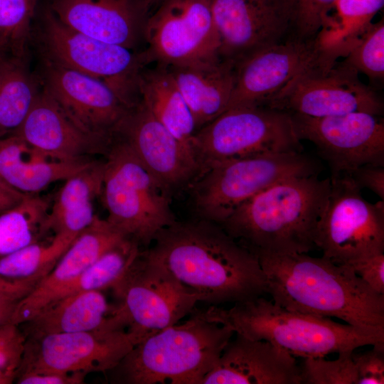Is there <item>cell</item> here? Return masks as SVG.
<instances>
[{"mask_svg": "<svg viewBox=\"0 0 384 384\" xmlns=\"http://www.w3.org/2000/svg\"><path fill=\"white\" fill-rule=\"evenodd\" d=\"M44 60L97 79L130 108L139 101V77L146 64L144 53L79 33L49 10L38 31Z\"/></svg>", "mask_w": 384, "mask_h": 384, "instance_id": "9c48e42d", "label": "cell"}, {"mask_svg": "<svg viewBox=\"0 0 384 384\" xmlns=\"http://www.w3.org/2000/svg\"><path fill=\"white\" fill-rule=\"evenodd\" d=\"M342 63L372 80L383 79V19L369 26L344 56Z\"/></svg>", "mask_w": 384, "mask_h": 384, "instance_id": "836d02e7", "label": "cell"}, {"mask_svg": "<svg viewBox=\"0 0 384 384\" xmlns=\"http://www.w3.org/2000/svg\"><path fill=\"white\" fill-rule=\"evenodd\" d=\"M357 384L384 383V347L373 346L362 353L352 354Z\"/></svg>", "mask_w": 384, "mask_h": 384, "instance_id": "f35d334b", "label": "cell"}, {"mask_svg": "<svg viewBox=\"0 0 384 384\" xmlns=\"http://www.w3.org/2000/svg\"><path fill=\"white\" fill-rule=\"evenodd\" d=\"M350 265L370 288L384 295V252L376 254Z\"/></svg>", "mask_w": 384, "mask_h": 384, "instance_id": "ab89813d", "label": "cell"}, {"mask_svg": "<svg viewBox=\"0 0 384 384\" xmlns=\"http://www.w3.org/2000/svg\"><path fill=\"white\" fill-rule=\"evenodd\" d=\"M0 48H1V47H0Z\"/></svg>", "mask_w": 384, "mask_h": 384, "instance_id": "681fc988", "label": "cell"}, {"mask_svg": "<svg viewBox=\"0 0 384 384\" xmlns=\"http://www.w3.org/2000/svg\"><path fill=\"white\" fill-rule=\"evenodd\" d=\"M105 161L92 160L85 168L65 180L50 204L47 233L77 236L97 216L94 201L101 196Z\"/></svg>", "mask_w": 384, "mask_h": 384, "instance_id": "484cf974", "label": "cell"}, {"mask_svg": "<svg viewBox=\"0 0 384 384\" xmlns=\"http://www.w3.org/2000/svg\"><path fill=\"white\" fill-rule=\"evenodd\" d=\"M331 180L293 176L254 196L219 224L252 252L308 253L316 247V227Z\"/></svg>", "mask_w": 384, "mask_h": 384, "instance_id": "3957f363", "label": "cell"}, {"mask_svg": "<svg viewBox=\"0 0 384 384\" xmlns=\"http://www.w3.org/2000/svg\"><path fill=\"white\" fill-rule=\"evenodd\" d=\"M138 90L141 102L154 117L192 153L191 144L197 131L194 119L168 67L143 69Z\"/></svg>", "mask_w": 384, "mask_h": 384, "instance_id": "83f0119b", "label": "cell"}, {"mask_svg": "<svg viewBox=\"0 0 384 384\" xmlns=\"http://www.w3.org/2000/svg\"><path fill=\"white\" fill-rule=\"evenodd\" d=\"M91 161L60 159L33 148L15 133L0 136V179L23 195L38 194L65 181Z\"/></svg>", "mask_w": 384, "mask_h": 384, "instance_id": "d4e9b609", "label": "cell"}, {"mask_svg": "<svg viewBox=\"0 0 384 384\" xmlns=\"http://www.w3.org/2000/svg\"><path fill=\"white\" fill-rule=\"evenodd\" d=\"M43 90L82 131L112 140L132 109L103 82L44 60Z\"/></svg>", "mask_w": 384, "mask_h": 384, "instance_id": "ac0fdd59", "label": "cell"}, {"mask_svg": "<svg viewBox=\"0 0 384 384\" xmlns=\"http://www.w3.org/2000/svg\"><path fill=\"white\" fill-rule=\"evenodd\" d=\"M383 5L384 0H336L314 38L320 51L334 60L346 56Z\"/></svg>", "mask_w": 384, "mask_h": 384, "instance_id": "f1b7e54d", "label": "cell"}, {"mask_svg": "<svg viewBox=\"0 0 384 384\" xmlns=\"http://www.w3.org/2000/svg\"><path fill=\"white\" fill-rule=\"evenodd\" d=\"M140 252L141 247L136 242L124 239L101 255L75 282L61 292L55 301L80 292L112 288Z\"/></svg>", "mask_w": 384, "mask_h": 384, "instance_id": "d6a6232c", "label": "cell"}, {"mask_svg": "<svg viewBox=\"0 0 384 384\" xmlns=\"http://www.w3.org/2000/svg\"><path fill=\"white\" fill-rule=\"evenodd\" d=\"M126 238L107 220L97 215L74 239L53 270L18 302L11 323L19 326L30 320L54 302L101 255Z\"/></svg>", "mask_w": 384, "mask_h": 384, "instance_id": "ffe728a7", "label": "cell"}, {"mask_svg": "<svg viewBox=\"0 0 384 384\" xmlns=\"http://www.w3.org/2000/svg\"><path fill=\"white\" fill-rule=\"evenodd\" d=\"M143 254L199 302L239 303L267 293L259 258L218 223L175 221L161 229Z\"/></svg>", "mask_w": 384, "mask_h": 384, "instance_id": "6da1fadb", "label": "cell"}, {"mask_svg": "<svg viewBox=\"0 0 384 384\" xmlns=\"http://www.w3.org/2000/svg\"><path fill=\"white\" fill-rule=\"evenodd\" d=\"M144 39L146 63L170 67L220 56L210 0H162L147 18Z\"/></svg>", "mask_w": 384, "mask_h": 384, "instance_id": "5bb4252c", "label": "cell"}, {"mask_svg": "<svg viewBox=\"0 0 384 384\" xmlns=\"http://www.w3.org/2000/svg\"><path fill=\"white\" fill-rule=\"evenodd\" d=\"M38 93L24 66L19 62L0 60V136L19 128Z\"/></svg>", "mask_w": 384, "mask_h": 384, "instance_id": "1f68e13d", "label": "cell"}, {"mask_svg": "<svg viewBox=\"0 0 384 384\" xmlns=\"http://www.w3.org/2000/svg\"><path fill=\"white\" fill-rule=\"evenodd\" d=\"M345 174H348L361 189L368 188L384 200L383 166L363 165Z\"/></svg>", "mask_w": 384, "mask_h": 384, "instance_id": "60d3db41", "label": "cell"}, {"mask_svg": "<svg viewBox=\"0 0 384 384\" xmlns=\"http://www.w3.org/2000/svg\"><path fill=\"white\" fill-rule=\"evenodd\" d=\"M38 0H0V47L24 50Z\"/></svg>", "mask_w": 384, "mask_h": 384, "instance_id": "e575fe53", "label": "cell"}, {"mask_svg": "<svg viewBox=\"0 0 384 384\" xmlns=\"http://www.w3.org/2000/svg\"><path fill=\"white\" fill-rule=\"evenodd\" d=\"M192 313L230 327L253 340L275 344L293 356L325 357L365 346L384 347V331H370L335 322L330 318L287 309L262 297L234 304L230 309L212 305Z\"/></svg>", "mask_w": 384, "mask_h": 384, "instance_id": "277c9868", "label": "cell"}, {"mask_svg": "<svg viewBox=\"0 0 384 384\" xmlns=\"http://www.w3.org/2000/svg\"><path fill=\"white\" fill-rule=\"evenodd\" d=\"M191 149L200 174L218 162L302 151V145L290 113L267 107H238L226 110L197 130Z\"/></svg>", "mask_w": 384, "mask_h": 384, "instance_id": "ba28073f", "label": "cell"}, {"mask_svg": "<svg viewBox=\"0 0 384 384\" xmlns=\"http://www.w3.org/2000/svg\"><path fill=\"white\" fill-rule=\"evenodd\" d=\"M235 335L202 384H301L300 367L288 351Z\"/></svg>", "mask_w": 384, "mask_h": 384, "instance_id": "7402d4cb", "label": "cell"}, {"mask_svg": "<svg viewBox=\"0 0 384 384\" xmlns=\"http://www.w3.org/2000/svg\"><path fill=\"white\" fill-rule=\"evenodd\" d=\"M77 236L55 234L48 240L32 242L0 258V277L36 287L53 270Z\"/></svg>", "mask_w": 384, "mask_h": 384, "instance_id": "f546056e", "label": "cell"}, {"mask_svg": "<svg viewBox=\"0 0 384 384\" xmlns=\"http://www.w3.org/2000/svg\"><path fill=\"white\" fill-rule=\"evenodd\" d=\"M87 374L76 373H26L16 377L19 384H80L83 383Z\"/></svg>", "mask_w": 384, "mask_h": 384, "instance_id": "b9f144b4", "label": "cell"}, {"mask_svg": "<svg viewBox=\"0 0 384 384\" xmlns=\"http://www.w3.org/2000/svg\"><path fill=\"white\" fill-rule=\"evenodd\" d=\"M25 196L26 195L0 186V213L16 206Z\"/></svg>", "mask_w": 384, "mask_h": 384, "instance_id": "ee69618b", "label": "cell"}, {"mask_svg": "<svg viewBox=\"0 0 384 384\" xmlns=\"http://www.w3.org/2000/svg\"><path fill=\"white\" fill-rule=\"evenodd\" d=\"M191 314L135 345L112 370L116 383L202 384L235 333Z\"/></svg>", "mask_w": 384, "mask_h": 384, "instance_id": "5b68a950", "label": "cell"}, {"mask_svg": "<svg viewBox=\"0 0 384 384\" xmlns=\"http://www.w3.org/2000/svg\"><path fill=\"white\" fill-rule=\"evenodd\" d=\"M34 285L9 281L0 277V299H12L21 300L33 288Z\"/></svg>", "mask_w": 384, "mask_h": 384, "instance_id": "7bdbcfd3", "label": "cell"}, {"mask_svg": "<svg viewBox=\"0 0 384 384\" xmlns=\"http://www.w3.org/2000/svg\"><path fill=\"white\" fill-rule=\"evenodd\" d=\"M149 5L152 4L153 3L159 2L162 0H146Z\"/></svg>", "mask_w": 384, "mask_h": 384, "instance_id": "7dc6e473", "label": "cell"}, {"mask_svg": "<svg viewBox=\"0 0 384 384\" xmlns=\"http://www.w3.org/2000/svg\"><path fill=\"white\" fill-rule=\"evenodd\" d=\"M272 302L289 310L337 318L370 331H384V295L348 265L307 253L255 252Z\"/></svg>", "mask_w": 384, "mask_h": 384, "instance_id": "7a4b0ae2", "label": "cell"}, {"mask_svg": "<svg viewBox=\"0 0 384 384\" xmlns=\"http://www.w3.org/2000/svg\"><path fill=\"white\" fill-rule=\"evenodd\" d=\"M329 193L319 220L315 244L340 265L384 252V203H372L348 174L331 176Z\"/></svg>", "mask_w": 384, "mask_h": 384, "instance_id": "30bf717a", "label": "cell"}, {"mask_svg": "<svg viewBox=\"0 0 384 384\" xmlns=\"http://www.w3.org/2000/svg\"><path fill=\"white\" fill-rule=\"evenodd\" d=\"M150 335L103 323L91 331L26 338L16 376L26 373L112 370L135 345Z\"/></svg>", "mask_w": 384, "mask_h": 384, "instance_id": "7c38bea8", "label": "cell"}, {"mask_svg": "<svg viewBox=\"0 0 384 384\" xmlns=\"http://www.w3.org/2000/svg\"><path fill=\"white\" fill-rule=\"evenodd\" d=\"M318 166L302 151L261 154L215 163L190 184L198 218L218 224L245 201L293 176L316 175Z\"/></svg>", "mask_w": 384, "mask_h": 384, "instance_id": "52a82bcc", "label": "cell"}, {"mask_svg": "<svg viewBox=\"0 0 384 384\" xmlns=\"http://www.w3.org/2000/svg\"><path fill=\"white\" fill-rule=\"evenodd\" d=\"M47 199L26 195L14 207L0 213V258L41 240L47 232Z\"/></svg>", "mask_w": 384, "mask_h": 384, "instance_id": "4dcf8cb0", "label": "cell"}, {"mask_svg": "<svg viewBox=\"0 0 384 384\" xmlns=\"http://www.w3.org/2000/svg\"><path fill=\"white\" fill-rule=\"evenodd\" d=\"M18 300L0 299V326L11 323V319Z\"/></svg>", "mask_w": 384, "mask_h": 384, "instance_id": "f6af8a7d", "label": "cell"}, {"mask_svg": "<svg viewBox=\"0 0 384 384\" xmlns=\"http://www.w3.org/2000/svg\"><path fill=\"white\" fill-rule=\"evenodd\" d=\"M311 117L351 112L380 115L383 105L358 73L324 55L295 77L267 106Z\"/></svg>", "mask_w": 384, "mask_h": 384, "instance_id": "4fadbf2b", "label": "cell"}, {"mask_svg": "<svg viewBox=\"0 0 384 384\" xmlns=\"http://www.w3.org/2000/svg\"><path fill=\"white\" fill-rule=\"evenodd\" d=\"M111 289L121 300L111 310L112 322L120 329L148 334L176 324L199 302L142 250Z\"/></svg>", "mask_w": 384, "mask_h": 384, "instance_id": "8fae6325", "label": "cell"}, {"mask_svg": "<svg viewBox=\"0 0 384 384\" xmlns=\"http://www.w3.org/2000/svg\"><path fill=\"white\" fill-rule=\"evenodd\" d=\"M111 310L102 291L80 292L50 304L23 324L27 338L91 331L102 325Z\"/></svg>", "mask_w": 384, "mask_h": 384, "instance_id": "4316f807", "label": "cell"}, {"mask_svg": "<svg viewBox=\"0 0 384 384\" xmlns=\"http://www.w3.org/2000/svg\"><path fill=\"white\" fill-rule=\"evenodd\" d=\"M146 0H52L50 11L68 27L134 50L144 38Z\"/></svg>", "mask_w": 384, "mask_h": 384, "instance_id": "44dd1931", "label": "cell"}, {"mask_svg": "<svg viewBox=\"0 0 384 384\" xmlns=\"http://www.w3.org/2000/svg\"><path fill=\"white\" fill-rule=\"evenodd\" d=\"M336 0H292L293 28L296 36L314 38Z\"/></svg>", "mask_w": 384, "mask_h": 384, "instance_id": "8d00e7d4", "label": "cell"}, {"mask_svg": "<svg viewBox=\"0 0 384 384\" xmlns=\"http://www.w3.org/2000/svg\"><path fill=\"white\" fill-rule=\"evenodd\" d=\"M235 65L219 56L168 67L197 130L226 110L235 85Z\"/></svg>", "mask_w": 384, "mask_h": 384, "instance_id": "cb8c5ba5", "label": "cell"}, {"mask_svg": "<svg viewBox=\"0 0 384 384\" xmlns=\"http://www.w3.org/2000/svg\"><path fill=\"white\" fill-rule=\"evenodd\" d=\"M101 197L106 219L140 247L176 221L171 193L146 169L128 144L114 136L105 154Z\"/></svg>", "mask_w": 384, "mask_h": 384, "instance_id": "8992f818", "label": "cell"}, {"mask_svg": "<svg viewBox=\"0 0 384 384\" xmlns=\"http://www.w3.org/2000/svg\"><path fill=\"white\" fill-rule=\"evenodd\" d=\"M0 186H3V187H6V188H11L9 187L6 184H5L1 179H0ZM11 189H12V188H11Z\"/></svg>", "mask_w": 384, "mask_h": 384, "instance_id": "c3c4849f", "label": "cell"}, {"mask_svg": "<svg viewBox=\"0 0 384 384\" xmlns=\"http://www.w3.org/2000/svg\"><path fill=\"white\" fill-rule=\"evenodd\" d=\"M25 343V335L18 325L8 323L0 326V369L16 374Z\"/></svg>", "mask_w": 384, "mask_h": 384, "instance_id": "74e56055", "label": "cell"}, {"mask_svg": "<svg viewBox=\"0 0 384 384\" xmlns=\"http://www.w3.org/2000/svg\"><path fill=\"white\" fill-rule=\"evenodd\" d=\"M322 55L314 38L297 36L253 51L236 63L235 85L226 110L267 107Z\"/></svg>", "mask_w": 384, "mask_h": 384, "instance_id": "2e32d148", "label": "cell"}, {"mask_svg": "<svg viewBox=\"0 0 384 384\" xmlns=\"http://www.w3.org/2000/svg\"><path fill=\"white\" fill-rule=\"evenodd\" d=\"M353 351L338 354L333 361L306 357L300 367L301 384H357Z\"/></svg>", "mask_w": 384, "mask_h": 384, "instance_id": "d590c367", "label": "cell"}, {"mask_svg": "<svg viewBox=\"0 0 384 384\" xmlns=\"http://www.w3.org/2000/svg\"><path fill=\"white\" fill-rule=\"evenodd\" d=\"M16 374L13 372L0 369V384H9L13 383L16 379Z\"/></svg>", "mask_w": 384, "mask_h": 384, "instance_id": "bcb514c9", "label": "cell"}, {"mask_svg": "<svg viewBox=\"0 0 384 384\" xmlns=\"http://www.w3.org/2000/svg\"><path fill=\"white\" fill-rule=\"evenodd\" d=\"M14 133L33 148L68 161L87 160L97 154L105 155L113 140L82 131L43 90L38 92L23 123Z\"/></svg>", "mask_w": 384, "mask_h": 384, "instance_id": "603a6c76", "label": "cell"}, {"mask_svg": "<svg viewBox=\"0 0 384 384\" xmlns=\"http://www.w3.org/2000/svg\"><path fill=\"white\" fill-rule=\"evenodd\" d=\"M291 115L299 139L315 144L330 165L331 176L349 174L363 165L384 166V122L380 115Z\"/></svg>", "mask_w": 384, "mask_h": 384, "instance_id": "9a60e30c", "label": "cell"}, {"mask_svg": "<svg viewBox=\"0 0 384 384\" xmlns=\"http://www.w3.org/2000/svg\"><path fill=\"white\" fill-rule=\"evenodd\" d=\"M220 58L236 65L246 55L285 40L293 27L292 0H210Z\"/></svg>", "mask_w": 384, "mask_h": 384, "instance_id": "e0dca14e", "label": "cell"}, {"mask_svg": "<svg viewBox=\"0 0 384 384\" xmlns=\"http://www.w3.org/2000/svg\"><path fill=\"white\" fill-rule=\"evenodd\" d=\"M115 135L171 194L190 186L199 174L191 151L154 117L140 99Z\"/></svg>", "mask_w": 384, "mask_h": 384, "instance_id": "d6986e66", "label": "cell"}]
</instances>
